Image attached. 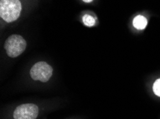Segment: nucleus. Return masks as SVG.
<instances>
[{
	"label": "nucleus",
	"mask_w": 160,
	"mask_h": 119,
	"mask_svg": "<svg viewBox=\"0 0 160 119\" xmlns=\"http://www.w3.org/2000/svg\"><path fill=\"white\" fill-rule=\"evenodd\" d=\"M22 4L20 0H1L0 16L7 23L18 20L21 15Z\"/></svg>",
	"instance_id": "f257e3e1"
},
{
	"label": "nucleus",
	"mask_w": 160,
	"mask_h": 119,
	"mask_svg": "<svg viewBox=\"0 0 160 119\" xmlns=\"http://www.w3.org/2000/svg\"><path fill=\"white\" fill-rule=\"evenodd\" d=\"M4 48L8 57L16 58L25 52L27 48V42L21 35L12 34L6 39Z\"/></svg>",
	"instance_id": "f03ea898"
},
{
	"label": "nucleus",
	"mask_w": 160,
	"mask_h": 119,
	"mask_svg": "<svg viewBox=\"0 0 160 119\" xmlns=\"http://www.w3.org/2000/svg\"><path fill=\"white\" fill-rule=\"evenodd\" d=\"M53 69L50 64L45 62H38L30 69V75L34 81L46 83L51 79Z\"/></svg>",
	"instance_id": "7ed1b4c3"
},
{
	"label": "nucleus",
	"mask_w": 160,
	"mask_h": 119,
	"mask_svg": "<svg viewBox=\"0 0 160 119\" xmlns=\"http://www.w3.org/2000/svg\"><path fill=\"white\" fill-rule=\"evenodd\" d=\"M40 113V108L36 104L24 103L18 106L13 112L14 119H36Z\"/></svg>",
	"instance_id": "20e7f679"
},
{
	"label": "nucleus",
	"mask_w": 160,
	"mask_h": 119,
	"mask_svg": "<svg viewBox=\"0 0 160 119\" xmlns=\"http://www.w3.org/2000/svg\"><path fill=\"white\" fill-rule=\"evenodd\" d=\"M132 23L135 29H137L138 30H143L147 27L148 20L144 16L139 14V15L135 16L134 19H133Z\"/></svg>",
	"instance_id": "39448f33"
},
{
	"label": "nucleus",
	"mask_w": 160,
	"mask_h": 119,
	"mask_svg": "<svg viewBox=\"0 0 160 119\" xmlns=\"http://www.w3.org/2000/svg\"><path fill=\"white\" fill-rule=\"evenodd\" d=\"M82 20H83L85 26H88V27H92L96 24V19L91 14H85L83 16Z\"/></svg>",
	"instance_id": "423d86ee"
},
{
	"label": "nucleus",
	"mask_w": 160,
	"mask_h": 119,
	"mask_svg": "<svg viewBox=\"0 0 160 119\" xmlns=\"http://www.w3.org/2000/svg\"><path fill=\"white\" fill-rule=\"evenodd\" d=\"M152 90H153V92L155 95L160 97V78L159 79H157L154 81L153 86H152Z\"/></svg>",
	"instance_id": "0eeeda50"
},
{
	"label": "nucleus",
	"mask_w": 160,
	"mask_h": 119,
	"mask_svg": "<svg viewBox=\"0 0 160 119\" xmlns=\"http://www.w3.org/2000/svg\"><path fill=\"white\" fill-rule=\"evenodd\" d=\"M82 1L86 2V3H91V2H93V0H82Z\"/></svg>",
	"instance_id": "6e6552de"
}]
</instances>
